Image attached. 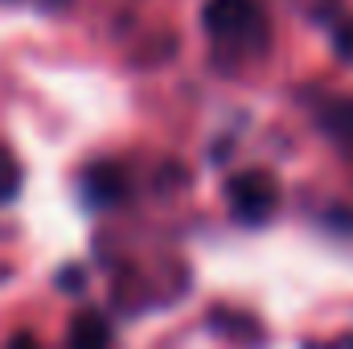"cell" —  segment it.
<instances>
[{
  "label": "cell",
  "mask_w": 353,
  "mask_h": 349,
  "mask_svg": "<svg viewBox=\"0 0 353 349\" xmlns=\"http://www.w3.org/2000/svg\"><path fill=\"white\" fill-rule=\"evenodd\" d=\"M201 25L218 50L255 54L267 46V12L259 0H205Z\"/></svg>",
  "instance_id": "6da1fadb"
},
{
  "label": "cell",
  "mask_w": 353,
  "mask_h": 349,
  "mask_svg": "<svg viewBox=\"0 0 353 349\" xmlns=\"http://www.w3.org/2000/svg\"><path fill=\"white\" fill-rule=\"evenodd\" d=\"M226 201H230L234 218H243V222H267L275 214V206H279V185H275L271 173L251 169V173H239L226 181Z\"/></svg>",
  "instance_id": "7a4b0ae2"
},
{
  "label": "cell",
  "mask_w": 353,
  "mask_h": 349,
  "mask_svg": "<svg viewBox=\"0 0 353 349\" xmlns=\"http://www.w3.org/2000/svg\"><path fill=\"white\" fill-rule=\"evenodd\" d=\"M66 346L70 349H111V329H107V321L99 312H83V317H74Z\"/></svg>",
  "instance_id": "3957f363"
},
{
  "label": "cell",
  "mask_w": 353,
  "mask_h": 349,
  "mask_svg": "<svg viewBox=\"0 0 353 349\" xmlns=\"http://www.w3.org/2000/svg\"><path fill=\"white\" fill-rule=\"evenodd\" d=\"M87 193H90V201L111 206V201L123 193V173H119L115 165H94L87 173Z\"/></svg>",
  "instance_id": "277c9868"
},
{
  "label": "cell",
  "mask_w": 353,
  "mask_h": 349,
  "mask_svg": "<svg viewBox=\"0 0 353 349\" xmlns=\"http://www.w3.org/2000/svg\"><path fill=\"white\" fill-rule=\"evenodd\" d=\"M17 189H21V165L0 148V206H4V201H12V197H17Z\"/></svg>",
  "instance_id": "5b68a950"
},
{
  "label": "cell",
  "mask_w": 353,
  "mask_h": 349,
  "mask_svg": "<svg viewBox=\"0 0 353 349\" xmlns=\"http://www.w3.org/2000/svg\"><path fill=\"white\" fill-rule=\"evenodd\" d=\"M325 128H329V132H337V136H350V140H353V99H345V103H337V107H329V111H325Z\"/></svg>",
  "instance_id": "8992f818"
},
{
  "label": "cell",
  "mask_w": 353,
  "mask_h": 349,
  "mask_svg": "<svg viewBox=\"0 0 353 349\" xmlns=\"http://www.w3.org/2000/svg\"><path fill=\"white\" fill-rule=\"evenodd\" d=\"M337 54H341V58H350V62H353V25H350V29H341V33H337Z\"/></svg>",
  "instance_id": "52a82bcc"
},
{
  "label": "cell",
  "mask_w": 353,
  "mask_h": 349,
  "mask_svg": "<svg viewBox=\"0 0 353 349\" xmlns=\"http://www.w3.org/2000/svg\"><path fill=\"white\" fill-rule=\"evenodd\" d=\"M8 349H37V341H33L29 333H17V337L8 341Z\"/></svg>",
  "instance_id": "ba28073f"
}]
</instances>
